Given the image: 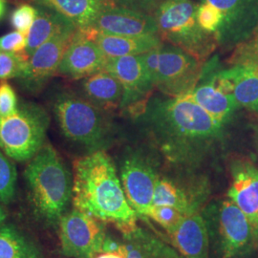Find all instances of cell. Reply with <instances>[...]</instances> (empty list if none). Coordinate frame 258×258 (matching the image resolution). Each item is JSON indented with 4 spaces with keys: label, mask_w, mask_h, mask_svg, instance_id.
I'll use <instances>...</instances> for the list:
<instances>
[{
    "label": "cell",
    "mask_w": 258,
    "mask_h": 258,
    "mask_svg": "<svg viewBox=\"0 0 258 258\" xmlns=\"http://www.w3.org/2000/svg\"><path fill=\"white\" fill-rule=\"evenodd\" d=\"M141 110L154 147L174 169L199 171L223 148L227 125L185 96L156 97Z\"/></svg>",
    "instance_id": "1"
},
{
    "label": "cell",
    "mask_w": 258,
    "mask_h": 258,
    "mask_svg": "<svg viewBox=\"0 0 258 258\" xmlns=\"http://www.w3.org/2000/svg\"><path fill=\"white\" fill-rule=\"evenodd\" d=\"M72 203L75 209L114 225L123 235L138 228V214L130 206L119 172L105 150L75 161Z\"/></svg>",
    "instance_id": "2"
},
{
    "label": "cell",
    "mask_w": 258,
    "mask_h": 258,
    "mask_svg": "<svg viewBox=\"0 0 258 258\" xmlns=\"http://www.w3.org/2000/svg\"><path fill=\"white\" fill-rule=\"evenodd\" d=\"M24 170L28 196L37 218L58 226L73 197V175L62 158L45 144Z\"/></svg>",
    "instance_id": "3"
},
{
    "label": "cell",
    "mask_w": 258,
    "mask_h": 258,
    "mask_svg": "<svg viewBox=\"0 0 258 258\" xmlns=\"http://www.w3.org/2000/svg\"><path fill=\"white\" fill-rule=\"evenodd\" d=\"M55 122L68 141L90 152L105 150L115 137L106 111L70 91L56 93L52 100Z\"/></svg>",
    "instance_id": "4"
},
{
    "label": "cell",
    "mask_w": 258,
    "mask_h": 258,
    "mask_svg": "<svg viewBox=\"0 0 258 258\" xmlns=\"http://www.w3.org/2000/svg\"><path fill=\"white\" fill-rule=\"evenodd\" d=\"M210 241V257L251 258L258 250L248 219L229 198L209 201L201 211Z\"/></svg>",
    "instance_id": "5"
},
{
    "label": "cell",
    "mask_w": 258,
    "mask_h": 258,
    "mask_svg": "<svg viewBox=\"0 0 258 258\" xmlns=\"http://www.w3.org/2000/svg\"><path fill=\"white\" fill-rule=\"evenodd\" d=\"M152 16L161 39L205 60L217 47L215 38L197 20L194 0H159Z\"/></svg>",
    "instance_id": "6"
},
{
    "label": "cell",
    "mask_w": 258,
    "mask_h": 258,
    "mask_svg": "<svg viewBox=\"0 0 258 258\" xmlns=\"http://www.w3.org/2000/svg\"><path fill=\"white\" fill-rule=\"evenodd\" d=\"M51 118L37 102L23 101L14 114L0 117V149L17 162H28L45 145Z\"/></svg>",
    "instance_id": "7"
},
{
    "label": "cell",
    "mask_w": 258,
    "mask_h": 258,
    "mask_svg": "<svg viewBox=\"0 0 258 258\" xmlns=\"http://www.w3.org/2000/svg\"><path fill=\"white\" fill-rule=\"evenodd\" d=\"M142 56L154 88L166 97L177 98L188 94L203 75L200 59L164 41Z\"/></svg>",
    "instance_id": "8"
},
{
    "label": "cell",
    "mask_w": 258,
    "mask_h": 258,
    "mask_svg": "<svg viewBox=\"0 0 258 258\" xmlns=\"http://www.w3.org/2000/svg\"><path fill=\"white\" fill-rule=\"evenodd\" d=\"M161 174L156 155L143 148H129L120 157L119 176L130 206L141 217H147L153 205Z\"/></svg>",
    "instance_id": "9"
},
{
    "label": "cell",
    "mask_w": 258,
    "mask_h": 258,
    "mask_svg": "<svg viewBox=\"0 0 258 258\" xmlns=\"http://www.w3.org/2000/svg\"><path fill=\"white\" fill-rule=\"evenodd\" d=\"M172 174H160L153 205L172 207L185 216L201 212L210 201L211 186L198 171L174 169Z\"/></svg>",
    "instance_id": "10"
},
{
    "label": "cell",
    "mask_w": 258,
    "mask_h": 258,
    "mask_svg": "<svg viewBox=\"0 0 258 258\" xmlns=\"http://www.w3.org/2000/svg\"><path fill=\"white\" fill-rule=\"evenodd\" d=\"M58 227L61 253L66 257L95 258L102 252L106 236L103 222L74 208L62 216Z\"/></svg>",
    "instance_id": "11"
},
{
    "label": "cell",
    "mask_w": 258,
    "mask_h": 258,
    "mask_svg": "<svg viewBox=\"0 0 258 258\" xmlns=\"http://www.w3.org/2000/svg\"><path fill=\"white\" fill-rule=\"evenodd\" d=\"M217 10L221 27L215 39L217 46L236 48L247 41L258 29V0H199Z\"/></svg>",
    "instance_id": "12"
},
{
    "label": "cell",
    "mask_w": 258,
    "mask_h": 258,
    "mask_svg": "<svg viewBox=\"0 0 258 258\" xmlns=\"http://www.w3.org/2000/svg\"><path fill=\"white\" fill-rule=\"evenodd\" d=\"M77 32L78 29L66 31L37 48L28 57L23 73L17 79L25 91L32 94L40 92L49 80L56 75L60 61Z\"/></svg>",
    "instance_id": "13"
},
{
    "label": "cell",
    "mask_w": 258,
    "mask_h": 258,
    "mask_svg": "<svg viewBox=\"0 0 258 258\" xmlns=\"http://www.w3.org/2000/svg\"><path fill=\"white\" fill-rule=\"evenodd\" d=\"M103 69L113 75L121 84L123 96L120 108L123 110H138L141 102L154 89L142 55L107 58Z\"/></svg>",
    "instance_id": "14"
},
{
    "label": "cell",
    "mask_w": 258,
    "mask_h": 258,
    "mask_svg": "<svg viewBox=\"0 0 258 258\" xmlns=\"http://www.w3.org/2000/svg\"><path fill=\"white\" fill-rule=\"evenodd\" d=\"M227 197L248 219L258 248V166L246 159L234 160Z\"/></svg>",
    "instance_id": "15"
},
{
    "label": "cell",
    "mask_w": 258,
    "mask_h": 258,
    "mask_svg": "<svg viewBox=\"0 0 258 258\" xmlns=\"http://www.w3.org/2000/svg\"><path fill=\"white\" fill-rule=\"evenodd\" d=\"M107 61L98 44L85 33L78 30L66 50L56 75L80 81L102 70Z\"/></svg>",
    "instance_id": "16"
},
{
    "label": "cell",
    "mask_w": 258,
    "mask_h": 258,
    "mask_svg": "<svg viewBox=\"0 0 258 258\" xmlns=\"http://www.w3.org/2000/svg\"><path fill=\"white\" fill-rule=\"evenodd\" d=\"M92 30L115 36H159L156 21L151 14L120 6H106Z\"/></svg>",
    "instance_id": "17"
},
{
    "label": "cell",
    "mask_w": 258,
    "mask_h": 258,
    "mask_svg": "<svg viewBox=\"0 0 258 258\" xmlns=\"http://www.w3.org/2000/svg\"><path fill=\"white\" fill-rule=\"evenodd\" d=\"M212 75L232 94L239 107L258 112L257 65L232 64Z\"/></svg>",
    "instance_id": "18"
},
{
    "label": "cell",
    "mask_w": 258,
    "mask_h": 258,
    "mask_svg": "<svg viewBox=\"0 0 258 258\" xmlns=\"http://www.w3.org/2000/svg\"><path fill=\"white\" fill-rule=\"evenodd\" d=\"M207 111L213 119L227 125L239 105L227 88L223 87L212 75L203 83H198L194 89L184 95Z\"/></svg>",
    "instance_id": "19"
},
{
    "label": "cell",
    "mask_w": 258,
    "mask_h": 258,
    "mask_svg": "<svg viewBox=\"0 0 258 258\" xmlns=\"http://www.w3.org/2000/svg\"><path fill=\"white\" fill-rule=\"evenodd\" d=\"M167 235L172 247L184 258H210L209 233L201 212L185 216Z\"/></svg>",
    "instance_id": "20"
},
{
    "label": "cell",
    "mask_w": 258,
    "mask_h": 258,
    "mask_svg": "<svg viewBox=\"0 0 258 258\" xmlns=\"http://www.w3.org/2000/svg\"><path fill=\"white\" fill-rule=\"evenodd\" d=\"M35 6L53 10L69 19L78 30L88 32L106 6L105 0H21Z\"/></svg>",
    "instance_id": "21"
},
{
    "label": "cell",
    "mask_w": 258,
    "mask_h": 258,
    "mask_svg": "<svg viewBox=\"0 0 258 258\" xmlns=\"http://www.w3.org/2000/svg\"><path fill=\"white\" fill-rule=\"evenodd\" d=\"M83 33L98 44L106 58L144 55L160 46L163 42L158 35L127 37L102 34L94 30Z\"/></svg>",
    "instance_id": "22"
},
{
    "label": "cell",
    "mask_w": 258,
    "mask_h": 258,
    "mask_svg": "<svg viewBox=\"0 0 258 258\" xmlns=\"http://www.w3.org/2000/svg\"><path fill=\"white\" fill-rule=\"evenodd\" d=\"M81 89L84 99L103 110L120 107L123 96L121 84L104 69L83 79Z\"/></svg>",
    "instance_id": "23"
},
{
    "label": "cell",
    "mask_w": 258,
    "mask_h": 258,
    "mask_svg": "<svg viewBox=\"0 0 258 258\" xmlns=\"http://www.w3.org/2000/svg\"><path fill=\"white\" fill-rule=\"evenodd\" d=\"M36 7L37 8V19L28 33L27 47L24 52L28 57L37 48L43 45L52 38L66 31L77 29L69 19L55 11L41 6Z\"/></svg>",
    "instance_id": "24"
},
{
    "label": "cell",
    "mask_w": 258,
    "mask_h": 258,
    "mask_svg": "<svg viewBox=\"0 0 258 258\" xmlns=\"http://www.w3.org/2000/svg\"><path fill=\"white\" fill-rule=\"evenodd\" d=\"M0 258H43L34 241L13 225L0 228Z\"/></svg>",
    "instance_id": "25"
},
{
    "label": "cell",
    "mask_w": 258,
    "mask_h": 258,
    "mask_svg": "<svg viewBox=\"0 0 258 258\" xmlns=\"http://www.w3.org/2000/svg\"><path fill=\"white\" fill-rule=\"evenodd\" d=\"M17 168L3 151H0V202L11 203L17 191Z\"/></svg>",
    "instance_id": "26"
},
{
    "label": "cell",
    "mask_w": 258,
    "mask_h": 258,
    "mask_svg": "<svg viewBox=\"0 0 258 258\" xmlns=\"http://www.w3.org/2000/svg\"><path fill=\"white\" fill-rule=\"evenodd\" d=\"M132 233L149 250L153 258H184L173 247L142 228L138 227Z\"/></svg>",
    "instance_id": "27"
},
{
    "label": "cell",
    "mask_w": 258,
    "mask_h": 258,
    "mask_svg": "<svg viewBox=\"0 0 258 258\" xmlns=\"http://www.w3.org/2000/svg\"><path fill=\"white\" fill-rule=\"evenodd\" d=\"M147 217L156 222L166 233H170L183 221L185 215L172 207L165 205H152L149 209Z\"/></svg>",
    "instance_id": "28"
},
{
    "label": "cell",
    "mask_w": 258,
    "mask_h": 258,
    "mask_svg": "<svg viewBox=\"0 0 258 258\" xmlns=\"http://www.w3.org/2000/svg\"><path fill=\"white\" fill-rule=\"evenodd\" d=\"M28 56L25 53H9L0 50V81L19 79L23 73Z\"/></svg>",
    "instance_id": "29"
},
{
    "label": "cell",
    "mask_w": 258,
    "mask_h": 258,
    "mask_svg": "<svg viewBox=\"0 0 258 258\" xmlns=\"http://www.w3.org/2000/svg\"><path fill=\"white\" fill-rule=\"evenodd\" d=\"M37 17V7L30 3H23L12 13L11 24L15 31L28 36Z\"/></svg>",
    "instance_id": "30"
},
{
    "label": "cell",
    "mask_w": 258,
    "mask_h": 258,
    "mask_svg": "<svg viewBox=\"0 0 258 258\" xmlns=\"http://www.w3.org/2000/svg\"><path fill=\"white\" fill-rule=\"evenodd\" d=\"M197 20L204 31L215 38L221 27V14L210 4L199 3L197 4Z\"/></svg>",
    "instance_id": "31"
},
{
    "label": "cell",
    "mask_w": 258,
    "mask_h": 258,
    "mask_svg": "<svg viewBox=\"0 0 258 258\" xmlns=\"http://www.w3.org/2000/svg\"><path fill=\"white\" fill-rule=\"evenodd\" d=\"M231 64H252L258 66V29L253 36L235 48L231 56Z\"/></svg>",
    "instance_id": "32"
},
{
    "label": "cell",
    "mask_w": 258,
    "mask_h": 258,
    "mask_svg": "<svg viewBox=\"0 0 258 258\" xmlns=\"http://www.w3.org/2000/svg\"><path fill=\"white\" fill-rule=\"evenodd\" d=\"M18 95L7 81H0V117L14 114L19 108Z\"/></svg>",
    "instance_id": "33"
},
{
    "label": "cell",
    "mask_w": 258,
    "mask_h": 258,
    "mask_svg": "<svg viewBox=\"0 0 258 258\" xmlns=\"http://www.w3.org/2000/svg\"><path fill=\"white\" fill-rule=\"evenodd\" d=\"M27 47V36L14 31L0 37V50L9 53H24Z\"/></svg>",
    "instance_id": "34"
},
{
    "label": "cell",
    "mask_w": 258,
    "mask_h": 258,
    "mask_svg": "<svg viewBox=\"0 0 258 258\" xmlns=\"http://www.w3.org/2000/svg\"><path fill=\"white\" fill-rule=\"evenodd\" d=\"M123 237L125 243L122 244L121 252L124 258H153L149 250L132 232L123 235Z\"/></svg>",
    "instance_id": "35"
},
{
    "label": "cell",
    "mask_w": 258,
    "mask_h": 258,
    "mask_svg": "<svg viewBox=\"0 0 258 258\" xmlns=\"http://www.w3.org/2000/svg\"><path fill=\"white\" fill-rule=\"evenodd\" d=\"M110 6H120L129 9L153 14L159 0H105Z\"/></svg>",
    "instance_id": "36"
},
{
    "label": "cell",
    "mask_w": 258,
    "mask_h": 258,
    "mask_svg": "<svg viewBox=\"0 0 258 258\" xmlns=\"http://www.w3.org/2000/svg\"><path fill=\"white\" fill-rule=\"evenodd\" d=\"M122 244H120L117 240L113 239L110 236H105L102 243V252H121Z\"/></svg>",
    "instance_id": "37"
},
{
    "label": "cell",
    "mask_w": 258,
    "mask_h": 258,
    "mask_svg": "<svg viewBox=\"0 0 258 258\" xmlns=\"http://www.w3.org/2000/svg\"><path fill=\"white\" fill-rule=\"evenodd\" d=\"M95 258H124L122 252H102V254L97 255Z\"/></svg>",
    "instance_id": "38"
},
{
    "label": "cell",
    "mask_w": 258,
    "mask_h": 258,
    "mask_svg": "<svg viewBox=\"0 0 258 258\" xmlns=\"http://www.w3.org/2000/svg\"><path fill=\"white\" fill-rule=\"evenodd\" d=\"M6 13V0H0V20Z\"/></svg>",
    "instance_id": "39"
},
{
    "label": "cell",
    "mask_w": 258,
    "mask_h": 258,
    "mask_svg": "<svg viewBox=\"0 0 258 258\" xmlns=\"http://www.w3.org/2000/svg\"><path fill=\"white\" fill-rule=\"evenodd\" d=\"M6 219V213L4 212V210L0 207V228L2 227V224L4 223Z\"/></svg>",
    "instance_id": "40"
},
{
    "label": "cell",
    "mask_w": 258,
    "mask_h": 258,
    "mask_svg": "<svg viewBox=\"0 0 258 258\" xmlns=\"http://www.w3.org/2000/svg\"><path fill=\"white\" fill-rule=\"evenodd\" d=\"M257 151H258V132H257Z\"/></svg>",
    "instance_id": "41"
}]
</instances>
